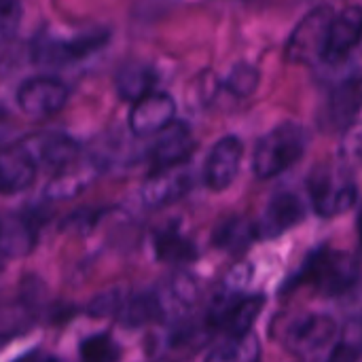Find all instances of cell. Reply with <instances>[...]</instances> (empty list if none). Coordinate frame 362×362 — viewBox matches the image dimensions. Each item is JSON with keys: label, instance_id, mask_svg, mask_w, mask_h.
I'll return each mask as SVG.
<instances>
[{"label": "cell", "instance_id": "cell-3", "mask_svg": "<svg viewBox=\"0 0 362 362\" xmlns=\"http://www.w3.org/2000/svg\"><path fill=\"white\" fill-rule=\"evenodd\" d=\"M335 13L331 6H316L293 30L286 42V59L291 64H316L325 59L329 28Z\"/></svg>", "mask_w": 362, "mask_h": 362}, {"label": "cell", "instance_id": "cell-18", "mask_svg": "<svg viewBox=\"0 0 362 362\" xmlns=\"http://www.w3.org/2000/svg\"><path fill=\"white\" fill-rule=\"evenodd\" d=\"M155 295H157L163 318H168L170 314H182V312L191 310L197 303L199 291H197V282L193 276L178 272L172 278H168L155 291Z\"/></svg>", "mask_w": 362, "mask_h": 362}, {"label": "cell", "instance_id": "cell-6", "mask_svg": "<svg viewBox=\"0 0 362 362\" xmlns=\"http://www.w3.org/2000/svg\"><path fill=\"white\" fill-rule=\"evenodd\" d=\"M337 333V325L331 316L322 314H303L286 322L282 329V344L286 350L299 356L314 354L322 350Z\"/></svg>", "mask_w": 362, "mask_h": 362}, {"label": "cell", "instance_id": "cell-4", "mask_svg": "<svg viewBox=\"0 0 362 362\" xmlns=\"http://www.w3.org/2000/svg\"><path fill=\"white\" fill-rule=\"evenodd\" d=\"M265 305L261 295H223L216 297L206 325L208 329H221L227 337H246L252 333V327Z\"/></svg>", "mask_w": 362, "mask_h": 362}, {"label": "cell", "instance_id": "cell-29", "mask_svg": "<svg viewBox=\"0 0 362 362\" xmlns=\"http://www.w3.org/2000/svg\"><path fill=\"white\" fill-rule=\"evenodd\" d=\"M21 21V4L19 0H2L0 4V34L2 38H11Z\"/></svg>", "mask_w": 362, "mask_h": 362}, {"label": "cell", "instance_id": "cell-19", "mask_svg": "<svg viewBox=\"0 0 362 362\" xmlns=\"http://www.w3.org/2000/svg\"><path fill=\"white\" fill-rule=\"evenodd\" d=\"M32 153L36 155L38 163L53 168V170H64L68 165L74 163L76 155H78V144L68 138V136H59V134H51V136H42L36 140L25 142Z\"/></svg>", "mask_w": 362, "mask_h": 362}, {"label": "cell", "instance_id": "cell-30", "mask_svg": "<svg viewBox=\"0 0 362 362\" xmlns=\"http://www.w3.org/2000/svg\"><path fill=\"white\" fill-rule=\"evenodd\" d=\"M361 354V344H356L354 339H344L341 344L335 346V350L331 352L327 362H356Z\"/></svg>", "mask_w": 362, "mask_h": 362}, {"label": "cell", "instance_id": "cell-26", "mask_svg": "<svg viewBox=\"0 0 362 362\" xmlns=\"http://www.w3.org/2000/svg\"><path fill=\"white\" fill-rule=\"evenodd\" d=\"M81 358L83 362H117L121 350L108 335H91L81 344Z\"/></svg>", "mask_w": 362, "mask_h": 362}, {"label": "cell", "instance_id": "cell-17", "mask_svg": "<svg viewBox=\"0 0 362 362\" xmlns=\"http://www.w3.org/2000/svg\"><path fill=\"white\" fill-rule=\"evenodd\" d=\"M193 153V136L185 123H172L168 129H163L157 136V142L153 146V170L174 168L182 165Z\"/></svg>", "mask_w": 362, "mask_h": 362}, {"label": "cell", "instance_id": "cell-13", "mask_svg": "<svg viewBox=\"0 0 362 362\" xmlns=\"http://www.w3.org/2000/svg\"><path fill=\"white\" fill-rule=\"evenodd\" d=\"M303 216H305V206L301 197L291 191H282L269 199L261 221L257 223L259 238H265V240L278 238L291 231L293 227H297L303 221Z\"/></svg>", "mask_w": 362, "mask_h": 362}, {"label": "cell", "instance_id": "cell-23", "mask_svg": "<svg viewBox=\"0 0 362 362\" xmlns=\"http://www.w3.org/2000/svg\"><path fill=\"white\" fill-rule=\"evenodd\" d=\"M93 178V170L91 168H76L74 163L59 170L57 176L49 182L47 187V195L51 199H68V197H74L78 195L83 189H87V185L91 182Z\"/></svg>", "mask_w": 362, "mask_h": 362}, {"label": "cell", "instance_id": "cell-9", "mask_svg": "<svg viewBox=\"0 0 362 362\" xmlns=\"http://www.w3.org/2000/svg\"><path fill=\"white\" fill-rule=\"evenodd\" d=\"M176 102L170 93L153 91L134 102L129 112V129L136 136H157L174 123Z\"/></svg>", "mask_w": 362, "mask_h": 362}, {"label": "cell", "instance_id": "cell-28", "mask_svg": "<svg viewBox=\"0 0 362 362\" xmlns=\"http://www.w3.org/2000/svg\"><path fill=\"white\" fill-rule=\"evenodd\" d=\"M127 299V293L123 288H110L106 293H100L95 295L89 305H87V314L91 318H108V316H115L121 312L123 303Z\"/></svg>", "mask_w": 362, "mask_h": 362}, {"label": "cell", "instance_id": "cell-11", "mask_svg": "<svg viewBox=\"0 0 362 362\" xmlns=\"http://www.w3.org/2000/svg\"><path fill=\"white\" fill-rule=\"evenodd\" d=\"M242 155H244V146L240 138L225 136L223 140H218L206 159V170H204L206 185L212 191L227 189L240 172Z\"/></svg>", "mask_w": 362, "mask_h": 362}, {"label": "cell", "instance_id": "cell-22", "mask_svg": "<svg viewBox=\"0 0 362 362\" xmlns=\"http://www.w3.org/2000/svg\"><path fill=\"white\" fill-rule=\"evenodd\" d=\"M155 255L163 263H191L197 259V248L176 227H168L155 238Z\"/></svg>", "mask_w": 362, "mask_h": 362}, {"label": "cell", "instance_id": "cell-24", "mask_svg": "<svg viewBox=\"0 0 362 362\" xmlns=\"http://www.w3.org/2000/svg\"><path fill=\"white\" fill-rule=\"evenodd\" d=\"M261 346L257 335L246 337H227L225 344L214 348L206 362H259Z\"/></svg>", "mask_w": 362, "mask_h": 362}, {"label": "cell", "instance_id": "cell-7", "mask_svg": "<svg viewBox=\"0 0 362 362\" xmlns=\"http://www.w3.org/2000/svg\"><path fill=\"white\" fill-rule=\"evenodd\" d=\"M108 40L106 30H93V32H83L70 40H59V38H40L34 45V59L45 66H64L78 62L83 57H89L98 49H102Z\"/></svg>", "mask_w": 362, "mask_h": 362}, {"label": "cell", "instance_id": "cell-16", "mask_svg": "<svg viewBox=\"0 0 362 362\" xmlns=\"http://www.w3.org/2000/svg\"><path fill=\"white\" fill-rule=\"evenodd\" d=\"M38 240V218L32 212H11L2 218L0 248L4 259L25 257L34 250Z\"/></svg>", "mask_w": 362, "mask_h": 362}, {"label": "cell", "instance_id": "cell-31", "mask_svg": "<svg viewBox=\"0 0 362 362\" xmlns=\"http://www.w3.org/2000/svg\"><path fill=\"white\" fill-rule=\"evenodd\" d=\"M13 362H55V361L45 358L38 350H34V352H28V354H23L21 358H17V361H13Z\"/></svg>", "mask_w": 362, "mask_h": 362}, {"label": "cell", "instance_id": "cell-1", "mask_svg": "<svg viewBox=\"0 0 362 362\" xmlns=\"http://www.w3.org/2000/svg\"><path fill=\"white\" fill-rule=\"evenodd\" d=\"M361 280V263L350 252L318 248L312 252L301 272L291 280V288L297 284H310L325 297H339L352 291Z\"/></svg>", "mask_w": 362, "mask_h": 362}, {"label": "cell", "instance_id": "cell-25", "mask_svg": "<svg viewBox=\"0 0 362 362\" xmlns=\"http://www.w3.org/2000/svg\"><path fill=\"white\" fill-rule=\"evenodd\" d=\"M259 87V70L252 64H238L225 78V89L231 95L248 98Z\"/></svg>", "mask_w": 362, "mask_h": 362}, {"label": "cell", "instance_id": "cell-33", "mask_svg": "<svg viewBox=\"0 0 362 362\" xmlns=\"http://www.w3.org/2000/svg\"><path fill=\"white\" fill-rule=\"evenodd\" d=\"M361 45H362V42H361Z\"/></svg>", "mask_w": 362, "mask_h": 362}, {"label": "cell", "instance_id": "cell-15", "mask_svg": "<svg viewBox=\"0 0 362 362\" xmlns=\"http://www.w3.org/2000/svg\"><path fill=\"white\" fill-rule=\"evenodd\" d=\"M362 42V6H346L337 13L329 28L325 62H341L356 45Z\"/></svg>", "mask_w": 362, "mask_h": 362}, {"label": "cell", "instance_id": "cell-32", "mask_svg": "<svg viewBox=\"0 0 362 362\" xmlns=\"http://www.w3.org/2000/svg\"><path fill=\"white\" fill-rule=\"evenodd\" d=\"M358 229H361V240H362V212H361V221H358Z\"/></svg>", "mask_w": 362, "mask_h": 362}, {"label": "cell", "instance_id": "cell-10", "mask_svg": "<svg viewBox=\"0 0 362 362\" xmlns=\"http://www.w3.org/2000/svg\"><path fill=\"white\" fill-rule=\"evenodd\" d=\"M191 174L182 165L153 170V174L142 185L140 197L146 208H163L185 197L191 191Z\"/></svg>", "mask_w": 362, "mask_h": 362}, {"label": "cell", "instance_id": "cell-12", "mask_svg": "<svg viewBox=\"0 0 362 362\" xmlns=\"http://www.w3.org/2000/svg\"><path fill=\"white\" fill-rule=\"evenodd\" d=\"M362 110V76L341 81L327 98L322 123L327 129H346Z\"/></svg>", "mask_w": 362, "mask_h": 362}, {"label": "cell", "instance_id": "cell-2", "mask_svg": "<svg viewBox=\"0 0 362 362\" xmlns=\"http://www.w3.org/2000/svg\"><path fill=\"white\" fill-rule=\"evenodd\" d=\"M308 148V132L299 123H280L267 132L252 155V172L257 178L267 180L293 168Z\"/></svg>", "mask_w": 362, "mask_h": 362}, {"label": "cell", "instance_id": "cell-21", "mask_svg": "<svg viewBox=\"0 0 362 362\" xmlns=\"http://www.w3.org/2000/svg\"><path fill=\"white\" fill-rule=\"evenodd\" d=\"M155 70L146 64H127L117 74V91L123 100L138 102L144 95L153 93Z\"/></svg>", "mask_w": 362, "mask_h": 362}, {"label": "cell", "instance_id": "cell-27", "mask_svg": "<svg viewBox=\"0 0 362 362\" xmlns=\"http://www.w3.org/2000/svg\"><path fill=\"white\" fill-rule=\"evenodd\" d=\"M339 159L346 168H358L362 163V121H354L341 134Z\"/></svg>", "mask_w": 362, "mask_h": 362}, {"label": "cell", "instance_id": "cell-5", "mask_svg": "<svg viewBox=\"0 0 362 362\" xmlns=\"http://www.w3.org/2000/svg\"><path fill=\"white\" fill-rule=\"evenodd\" d=\"M310 195L314 210L320 216H337L354 208L358 189L354 182L335 176L329 168H318L310 178Z\"/></svg>", "mask_w": 362, "mask_h": 362}, {"label": "cell", "instance_id": "cell-8", "mask_svg": "<svg viewBox=\"0 0 362 362\" xmlns=\"http://www.w3.org/2000/svg\"><path fill=\"white\" fill-rule=\"evenodd\" d=\"M68 102V87L51 76L28 78L17 89V104L32 119H47L59 112Z\"/></svg>", "mask_w": 362, "mask_h": 362}, {"label": "cell", "instance_id": "cell-14", "mask_svg": "<svg viewBox=\"0 0 362 362\" xmlns=\"http://www.w3.org/2000/svg\"><path fill=\"white\" fill-rule=\"evenodd\" d=\"M38 170V159L28 144H15L2 151L0 157V189L4 195L28 189Z\"/></svg>", "mask_w": 362, "mask_h": 362}, {"label": "cell", "instance_id": "cell-20", "mask_svg": "<svg viewBox=\"0 0 362 362\" xmlns=\"http://www.w3.org/2000/svg\"><path fill=\"white\" fill-rule=\"evenodd\" d=\"M257 238H259V227L252 221H248L244 216H229L223 223H218V227L214 229L212 242L216 248H221L225 252L240 255Z\"/></svg>", "mask_w": 362, "mask_h": 362}]
</instances>
